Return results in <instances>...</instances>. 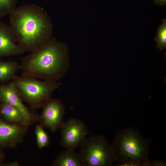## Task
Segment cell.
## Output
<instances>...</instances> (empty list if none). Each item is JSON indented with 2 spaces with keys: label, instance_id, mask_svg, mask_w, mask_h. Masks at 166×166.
Instances as JSON below:
<instances>
[{
  "label": "cell",
  "instance_id": "obj_1",
  "mask_svg": "<svg viewBox=\"0 0 166 166\" xmlns=\"http://www.w3.org/2000/svg\"><path fill=\"white\" fill-rule=\"evenodd\" d=\"M10 16V26L17 43L24 51L33 52L51 39V22L41 7L25 4L17 7Z\"/></svg>",
  "mask_w": 166,
  "mask_h": 166
},
{
  "label": "cell",
  "instance_id": "obj_2",
  "mask_svg": "<svg viewBox=\"0 0 166 166\" xmlns=\"http://www.w3.org/2000/svg\"><path fill=\"white\" fill-rule=\"evenodd\" d=\"M22 73L45 80L58 81L70 67L68 48L52 38L45 45L22 58Z\"/></svg>",
  "mask_w": 166,
  "mask_h": 166
},
{
  "label": "cell",
  "instance_id": "obj_3",
  "mask_svg": "<svg viewBox=\"0 0 166 166\" xmlns=\"http://www.w3.org/2000/svg\"><path fill=\"white\" fill-rule=\"evenodd\" d=\"M152 140L137 130L127 128L118 131L111 144L117 166H150L148 158Z\"/></svg>",
  "mask_w": 166,
  "mask_h": 166
},
{
  "label": "cell",
  "instance_id": "obj_4",
  "mask_svg": "<svg viewBox=\"0 0 166 166\" xmlns=\"http://www.w3.org/2000/svg\"><path fill=\"white\" fill-rule=\"evenodd\" d=\"M13 81L23 101L27 102L33 110L41 108L43 102L51 98L54 92L61 85V82L37 78L22 73L16 75Z\"/></svg>",
  "mask_w": 166,
  "mask_h": 166
},
{
  "label": "cell",
  "instance_id": "obj_5",
  "mask_svg": "<svg viewBox=\"0 0 166 166\" xmlns=\"http://www.w3.org/2000/svg\"><path fill=\"white\" fill-rule=\"evenodd\" d=\"M80 147L78 154L84 166H111L116 161L111 145L101 135L88 137Z\"/></svg>",
  "mask_w": 166,
  "mask_h": 166
},
{
  "label": "cell",
  "instance_id": "obj_6",
  "mask_svg": "<svg viewBox=\"0 0 166 166\" xmlns=\"http://www.w3.org/2000/svg\"><path fill=\"white\" fill-rule=\"evenodd\" d=\"M61 146L65 149L75 150L81 147L88 137L89 131L83 121L70 118L61 128Z\"/></svg>",
  "mask_w": 166,
  "mask_h": 166
},
{
  "label": "cell",
  "instance_id": "obj_7",
  "mask_svg": "<svg viewBox=\"0 0 166 166\" xmlns=\"http://www.w3.org/2000/svg\"><path fill=\"white\" fill-rule=\"evenodd\" d=\"M41 108L42 112L37 119L39 124L52 132L61 128L64 123L65 113V106L61 101L50 98L43 102Z\"/></svg>",
  "mask_w": 166,
  "mask_h": 166
},
{
  "label": "cell",
  "instance_id": "obj_8",
  "mask_svg": "<svg viewBox=\"0 0 166 166\" xmlns=\"http://www.w3.org/2000/svg\"><path fill=\"white\" fill-rule=\"evenodd\" d=\"M0 102L9 104L17 109L23 115L30 125L37 122L38 115L23 103L13 81L0 85Z\"/></svg>",
  "mask_w": 166,
  "mask_h": 166
},
{
  "label": "cell",
  "instance_id": "obj_9",
  "mask_svg": "<svg viewBox=\"0 0 166 166\" xmlns=\"http://www.w3.org/2000/svg\"><path fill=\"white\" fill-rule=\"evenodd\" d=\"M29 126L7 123L0 118V148H16L22 143Z\"/></svg>",
  "mask_w": 166,
  "mask_h": 166
},
{
  "label": "cell",
  "instance_id": "obj_10",
  "mask_svg": "<svg viewBox=\"0 0 166 166\" xmlns=\"http://www.w3.org/2000/svg\"><path fill=\"white\" fill-rule=\"evenodd\" d=\"M16 42L10 26L0 21V58L23 54L25 51Z\"/></svg>",
  "mask_w": 166,
  "mask_h": 166
},
{
  "label": "cell",
  "instance_id": "obj_11",
  "mask_svg": "<svg viewBox=\"0 0 166 166\" xmlns=\"http://www.w3.org/2000/svg\"><path fill=\"white\" fill-rule=\"evenodd\" d=\"M0 118L10 124L30 126L23 115L17 109L3 102H0Z\"/></svg>",
  "mask_w": 166,
  "mask_h": 166
},
{
  "label": "cell",
  "instance_id": "obj_12",
  "mask_svg": "<svg viewBox=\"0 0 166 166\" xmlns=\"http://www.w3.org/2000/svg\"><path fill=\"white\" fill-rule=\"evenodd\" d=\"M53 166H84L78 153L75 150L65 149L53 161Z\"/></svg>",
  "mask_w": 166,
  "mask_h": 166
},
{
  "label": "cell",
  "instance_id": "obj_13",
  "mask_svg": "<svg viewBox=\"0 0 166 166\" xmlns=\"http://www.w3.org/2000/svg\"><path fill=\"white\" fill-rule=\"evenodd\" d=\"M19 69L20 65L15 61L0 60V82L4 84L13 80Z\"/></svg>",
  "mask_w": 166,
  "mask_h": 166
},
{
  "label": "cell",
  "instance_id": "obj_14",
  "mask_svg": "<svg viewBox=\"0 0 166 166\" xmlns=\"http://www.w3.org/2000/svg\"><path fill=\"white\" fill-rule=\"evenodd\" d=\"M34 132L36 137L37 143L40 149L49 145V137L42 126L40 124H37L35 127Z\"/></svg>",
  "mask_w": 166,
  "mask_h": 166
},
{
  "label": "cell",
  "instance_id": "obj_15",
  "mask_svg": "<svg viewBox=\"0 0 166 166\" xmlns=\"http://www.w3.org/2000/svg\"><path fill=\"white\" fill-rule=\"evenodd\" d=\"M155 39L157 45L155 47L162 51L166 48V20L164 19L162 24L160 25L157 30Z\"/></svg>",
  "mask_w": 166,
  "mask_h": 166
},
{
  "label": "cell",
  "instance_id": "obj_16",
  "mask_svg": "<svg viewBox=\"0 0 166 166\" xmlns=\"http://www.w3.org/2000/svg\"><path fill=\"white\" fill-rule=\"evenodd\" d=\"M18 0H0V18L10 15L16 8Z\"/></svg>",
  "mask_w": 166,
  "mask_h": 166
},
{
  "label": "cell",
  "instance_id": "obj_17",
  "mask_svg": "<svg viewBox=\"0 0 166 166\" xmlns=\"http://www.w3.org/2000/svg\"><path fill=\"white\" fill-rule=\"evenodd\" d=\"M166 164L165 160H153L150 162V166H166Z\"/></svg>",
  "mask_w": 166,
  "mask_h": 166
},
{
  "label": "cell",
  "instance_id": "obj_18",
  "mask_svg": "<svg viewBox=\"0 0 166 166\" xmlns=\"http://www.w3.org/2000/svg\"><path fill=\"white\" fill-rule=\"evenodd\" d=\"M5 155L3 150L0 148V166H3L5 163Z\"/></svg>",
  "mask_w": 166,
  "mask_h": 166
},
{
  "label": "cell",
  "instance_id": "obj_19",
  "mask_svg": "<svg viewBox=\"0 0 166 166\" xmlns=\"http://www.w3.org/2000/svg\"><path fill=\"white\" fill-rule=\"evenodd\" d=\"M153 2L154 4L158 6H163L166 4V0H153Z\"/></svg>",
  "mask_w": 166,
  "mask_h": 166
},
{
  "label": "cell",
  "instance_id": "obj_20",
  "mask_svg": "<svg viewBox=\"0 0 166 166\" xmlns=\"http://www.w3.org/2000/svg\"><path fill=\"white\" fill-rule=\"evenodd\" d=\"M20 164L16 161L4 163L3 166H20Z\"/></svg>",
  "mask_w": 166,
  "mask_h": 166
}]
</instances>
